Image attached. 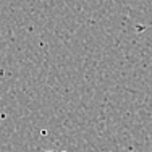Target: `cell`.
Returning a JSON list of instances; mask_svg holds the SVG:
<instances>
[{"label":"cell","mask_w":152,"mask_h":152,"mask_svg":"<svg viewBox=\"0 0 152 152\" xmlns=\"http://www.w3.org/2000/svg\"><path fill=\"white\" fill-rule=\"evenodd\" d=\"M47 152H57V151H47ZM58 152H65V151H58Z\"/></svg>","instance_id":"cell-1"}]
</instances>
